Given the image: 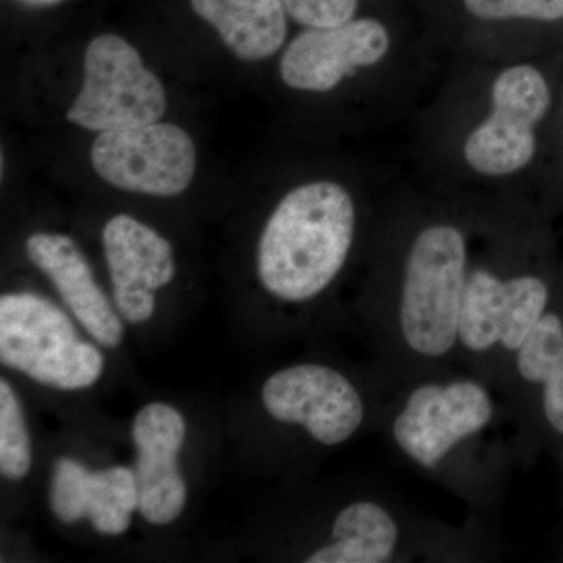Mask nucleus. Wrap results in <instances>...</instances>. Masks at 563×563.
<instances>
[{
  "label": "nucleus",
  "mask_w": 563,
  "mask_h": 563,
  "mask_svg": "<svg viewBox=\"0 0 563 563\" xmlns=\"http://www.w3.org/2000/svg\"><path fill=\"white\" fill-rule=\"evenodd\" d=\"M102 244L122 320L132 324L151 320L155 291L176 276L172 243L135 218L117 214L103 228Z\"/></svg>",
  "instance_id": "11"
},
{
  "label": "nucleus",
  "mask_w": 563,
  "mask_h": 563,
  "mask_svg": "<svg viewBox=\"0 0 563 563\" xmlns=\"http://www.w3.org/2000/svg\"><path fill=\"white\" fill-rule=\"evenodd\" d=\"M22 2L32 7H52L58 5V3L65 2V0H22Z\"/></svg>",
  "instance_id": "21"
},
{
  "label": "nucleus",
  "mask_w": 563,
  "mask_h": 563,
  "mask_svg": "<svg viewBox=\"0 0 563 563\" xmlns=\"http://www.w3.org/2000/svg\"><path fill=\"white\" fill-rule=\"evenodd\" d=\"M0 361L65 391L90 388L106 368L102 352L80 339L66 313L33 292L0 298Z\"/></svg>",
  "instance_id": "3"
},
{
  "label": "nucleus",
  "mask_w": 563,
  "mask_h": 563,
  "mask_svg": "<svg viewBox=\"0 0 563 563\" xmlns=\"http://www.w3.org/2000/svg\"><path fill=\"white\" fill-rule=\"evenodd\" d=\"M517 368L528 383L543 387V410L551 428L563 433V321L544 313L517 351Z\"/></svg>",
  "instance_id": "17"
},
{
  "label": "nucleus",
  "mask_w": 563,
  "mask_h": 563,
  "mask_svg": "<svg viewBox=\"0 0 563 563\" xmlns=\"http://www.w3.org/2000/svg\"><path fill=\"white\" fill-rule=\"evenodd\" d=\"M548 288L536 276L503 280L487 269L468 273L459 317V343L483 354L496 346L517 352L542 320Z\"/></svg>",
  "instance_id": "9"
},
{
  "label": "nucleus",
  "mask_w": 563,
  "mask_h": 563,
  "mask_svg": "<svg viewBox=\"0 0 563 563\" xmlns=\"http://www.w3.org/2000/svg\"><path fill=\"white\" fill-rule=\"evenodd\" d=\"M165 110V88L132 44L111 33L88 44L84 84L66 114L69 122L107 132L152 124Z\"/></svg>",
  "instance_id": "4"
},
{
  "label": "nucleus",
  "mask_w": 563,
  "mask_h": 563,
  "mask_svg": "<svg viewBox=\"0 0 563 563\" xmlns=\"http://www.w3.org/2000/svg\"><path fill=\"white\" fill-rule=\"evenodd\" d=\"M466 258L465 236L453 225H431L415 239L399 302L401 335L415 354L440 358L459 343Z\"/></svg>",
  "instance_id": "2"
},
{
  "label": "nucleus",
  "mask_w": 563,
  "mask_h": 563,
  "mask_svg": "<svg viewBox=\"0 0 563 563\" xmlns=\"http://www.w3.org/2000/svg\"><path fill=\"white\" fill-rule=\"evenodd\" d=\"M91 163L111 187L172 198L190 187L196 147L184 129L157 121L99 133Z\"/></svg>",
  "instance_id": "5"
},
{
  "label": "nucleus",
  "mask_w": 563,
  "mask_h": 563,
  "mask_svg": "<svg viewBox=\"0 0 563 563\" xmlns=\"http://www.w3.org/2000/svg\"><path fill=\"white\" fill-rule=\"evenodd\" d=\"M466 9L481 20L498 21L510 18L558 21L563 18V0H463Z\"/></svg>",
  "instance_id": "19"
},
{
  "label": "nucleus",
  "mask_w": 563,
  "mask_h": 563,
  "mask_svg": "<svg viewBox=\"0 0 563 563\" xmlns=\"http://www.w3.org/2000/svg\"><path fill=\"white\" fill-rule=\"evenodd\" d=\"M32 466V442L16 393L0 380V473L5 479L21 481Z\"/></svg>",
  "instance_id": "18"
},
{
  "label": "nucleus",
  "mask_w": 563,
  "mask_h": 563,
  "mask_svg": "<svg viewBox=\"0 0 563 563\" xmlns=\"http://www.w3.org/2000/svg\"><path fill=\"white\" fill-rule=\"evenodd\" d=\"M388 46L387 29L374 20L309 29L285 51L282 80L295 90L329 91L361 66L383 60Z\"/></svg>",
  "instance_id": "12"
},
{
  "label": "nucleus",
  "mask_w": 563,
  "mask_h": 563,
  "mask_svg": "<svg viewBox=\"0 0 563 563\" xmlns=\"http://www.w3.org/2000/svg\"><path fill=\"white\" fill-rule=\"evenodd\" d=\"M51 506L63 523L88 518L102 536H121L139 510L135 474L125 466L90 472L80 462L63 457L52 474Z\"/></svg>",
  "instance_id": "13"
},
{
  "label": "nucleus",
  "mask_w": 563,
  "mask_h": 563,
  "mask_svg": "<svg viewBox=\"0 0 563 563\" xmlns=\"http://www.w3.org/2000/svg\"><path fill=\"white\" fill-rule=\"evenodd\" d=\"M285 13L310 29L335 27L351 21L357 0H280Z\"/></svg>",
  "instance_id": "20"
},
{
  "label": "nucleus",
  "mask_w": 563,
  "mask_h": 563,
  "mask_svg": "<svg viewBox=\"0 0 563 563\" xmlns=\"http://www.w3.org/2000/svg\"><path fill=\"white\" fill-rule=\"evenodd\" d=\"M190 3L240 60L272 57L287 36L280 0H190Z\"/></svg>",
  "instance_id": "15"
},
{
  "label": "nucleus",
  "mask_w": 563,
  "mask_h": 563,
  "mask_svg": "<svg viewBox=\"0 0 563 563\" xmlns=\"http://www.w3.org/2000/svg\"><path fill=\"white\" fill-rule=\"evenodd\" d=\"M495 415L487 388L476 380L422 384L393 421V439L410 461L433 470L459 444L484 431Z\"/></svg>",
  "instance_id": "6"
},
{
  "label": "nucleus",
  "mask_w": 563,
  "mask_h": 563,
  "mask_svg": "<svg viewBox=\"0 0 563 563\" xmlns=\"http://www.w3.org/2000/svg\"><path fill=\"white\" fill-rule=\"evenodd\" d=\"M25 247L33 265L49 277L85 331L102 346H118L124 324L76 242L62 233L38 232L29 236Z\"/></svg>",
  "instance_id": "14"
},
{
  "label": "nucleus",
  "mask_w": 563,
  "mask_h": 563,
  "mask_svg": "<svg viewBox=\"0 0 563 563\" xmlns=\"http://www.w3.org/2000/svg\"><path fill=\"white\" fill-rule=\"evenodd\" d=\"M262 401L277 421L301 426L325 446L350 440L365 418L354 384L336 369L317 363L274 373L263 385Z\"/></svg>",
  "instance_id": "8"
},
{
  "label": "nucleus",
  "mask_w": 563,
  "mask_h": 563,
  "mask_svg": "<svg viewBox=\"0 0 563 563\" xmlns=\"http://www.w3.org/2000/svg\"><path fill=\"white\" fill-rule=\"evenodd\" d=\"M399 526L384 506L357 501L344 507L332 526L331 542L306 558L307 563H384L398 550Z\"/></svg>",
  "instance_id": "16"
},
{
  "label": "nucleus",
  "mask_w": 563,
  "mask_h": 563,
  "mask_svg": "<svg viewBox=\"0 0 563 563\" xmlns=\"http://www.w3.org/2000/svg\"><path fill=\"white\" fill-rule=\"evenodd\" d=\"M354 232V202L342 185L312 181L295 188L263 229L258 279L280 301H310L342 272Z\"/></svg>",
  "instance_id": "1"
},
{
  "label": "nucleus",
  "mask_w": 563,
  "mask_h": 563,
  "mask_svg": "<svg viewBox=\"0 0 563 563\" xmlns=\"http://www.w3.org/2000/svg\"><path fill=\"white\" fill-rule=\"evenodd\" d=\"M548 107L550 90L539 70L528 65L504 70L493 87L492 117L466 141V162L485 176L525 168L536 152L533 125Z\"/></svg>",
  "instance_id": "7"
},
{
  "label": "nucleus",
  "mask_w": 563,
  "mask_h": 563,
  "mask_svg": "<svg viewBox=\"0 0 563 563\" xmlns=\"http://www.w3.org/2000/svg\"><path fill=\"white\" fill-rule=\"evenodd\" d=\"M187 424L179 410L163 402L147 404L136 413L132 439L139 512L147 523H173L187 504V484L179 468Z\"/></svg>",
  "instance_id": "10"
}]
</instances>
